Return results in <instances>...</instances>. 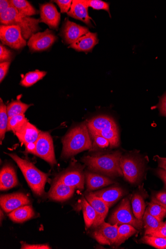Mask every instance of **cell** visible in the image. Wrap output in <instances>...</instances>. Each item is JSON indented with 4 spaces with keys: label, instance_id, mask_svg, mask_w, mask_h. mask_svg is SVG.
Here are the masks:
<instances>
[{
    "label": "cell",
    "instance_id": "6da1fadb",
    "mask_svg": "<svg viewBox=\"0 0 166 249\" xmlns=\"http://www.w3.org/2000/svg\"><path fill=\"white\" fill-rule=\"evenodd\" d=\"M62 156L66 158L92 149V144L87 124L83 123L71 129L62 139Z\"/></svg>",
    "mask_w": 166,
    "mask_h": 249
},
{
    "label": "cell",
    "instance_id": "7a4b0ae2",
    "mask_svg": "<svg viewBox=\"0 0 166 249\" xmlns=\"http://www.w3.org/2000/svg\"><path fill=\"white\" fill-rule=\"evenodd\" d=\"M122 153L116 151L112 153L83 158V162L91 170L100 172L109 176H124L120 166Z\"/></svg>",
    "mask_w": 166,
    "mask_h": 249
},
{
    "label": "cell",
    "instance_id": "3957f363",
    "mask_svg": "<svg viewBox=\"0 0 166 249\" xmlns=\"http://www.w3.org/2000/svg\"><path fill=\"white\" fill-rule=\"evenodd\" d=\"M0 22L2 25L18 27L23 38L26 40L29 39L40 30L39 26L40 19L22 16L12 6L0 14Z\"/></svg>",
    "mask_w": 166,
    "mask_h": 249
},
{
    "label": "cell",
    "instance_id": "277c9868",
    "mask_svg": "<svg viewBox=\"0 0 166 249\" xmlns=\"http://www.w3.org/2000/svg\"><path fill=\"white\" fill-rule=\"evenodd\" d=\"M7 154L17 164L32 191L38 196H43L48 174L40 171L32 162L22 159L16 154Z\"/></svg>",
    "mask_w": 166,
    "mask_h": 249
},
{
    "label": "cell",
    "instance_id": "5b68a950",
    "mask_svg": "<svg viewBox=\"0 0 166 249\" xmlns=\"http://www.w3.org/2000/svg\"><path fill=\"white\" fill-rule=\"evenodd\" d=\"M109 223L112 225L129 224L136 229L141 230L144 226L143 220L137 219L132 212L129 197L124 198L109 220Z\"/></svg>",
    "mask_w": 166,
    "mask_h": 249
},
{
    "label": "cell",
    "instance_id": "8992f818",
    "mask_svg": "<svg viewBox=\"0 0 166 249\" xmlns=\"http://www.w3.org/2000/svg\"><path fill=\"white\" fill-rule=\"evenodd\" d=\"M51 165L56 164L53 139L49 132L41 131L33 153Z\"/></svg>",
    "mask_w": 166,
    "mask_h": 249
},
{
    "label": "cell",
    "instance_id": "52a82bcc",
    "mask_svg": "<svg viewBox=\"0 0 166 249\" xmlns=\"http://www.w3.org/2000/svg\"><path fill=\"white\" fill-rule=\"evenodd\" d=\"M120 166L125 178L131 184L138 182L144 173L143 164L134 156H122Z\"/></svg>",
    "mask_w": 166,
    "mask_h": 249
},
{
    "label": "cell",
    "instance_id": "ba28073f",
    "mask_svg": "<svg viewBox=\"0 0 166 249\" xmlns=\"http://www.w3.org/2000/svg\"><path fill=\"white\" fill-rule=\"evenodd\" d=\"M0 39L3 45L16 50L22 49L27 44L20 29L16 26H0Z\"/></svg>",
    "mask_w": 166,
    "mask_h": 249
},
{
    "label": "cell",
    "instance_id": "9c48e42d",
    "mask_svg": "<svg viewBox=\"0 0 166 249\" xmlns=\"http://www.w3.org/2000/svg\"><path fill=\"white\" fill-rule=\"evenodd\" d=\"M57 40L54 33L49 29L44 32L33 35L29 39L27 45L32 52H38L49 49Z\"/></svg>",
    "mask_w": 166,
    "mask_h": 249
},
{
    "label": "cell",
    "instance_id": "30bf717a",
    "mask_svg": "<svg viewBox=\"0 0 166 249\" xmlns=\"http://www.w3.org/2000/svg\"><path fill=\"white\" fill-rule=\"evenodd\" d=\"M118 227V225H112L104 221L95 228L92 237L100 244L114 245L117 239Z\"/></svg>",
    "mask_w": 166,
    "mask_h": 249
},
{
    "label": "cell",
    "instance_id": "8fae6325",
    "mask_svg": "<svg viewBox=\"0 0 166 249\" xmlns=\"http://www.w3.org/2000/svg\"><path fill=\"white\" fill-rule=\"evenodd\" d=\"M89 32L87 28L78 25L66 18L61 28L60 36L66 44L70 45Z\"/></svg>",
    "mask_w": 166,
    "mask_h": 249
},
{
    "label": "cell",
    "instance_id": "7c38bea8",
    "mask_svg": "<svg viewBox=\"0 0 166 249\" xmlns=\"http://www.w3.org/2000/svg\"><path fill=\"white\" fill-rule=\"evenodd\" d=\"M31 201L28 196L21 193L2 195L0 198V204L2 209L7 213L23 206L29 205Z\"/></svg>",
    "mask_w": 166,
    "mask_h": 249
},
{
    "label": "cell",
    "instance_id": "4fadbf2b",
    "mask_svg": "<svg viewBox=\"0 0 166 249\" xmlns=\"http://www.w3.org/2000/svg\"><path fill=\"white\" fill-rule=\"evenodd\" d=\"M40 22L49 26L51 29L57 30L60 24L61 15L52 3L40 6Z\"/></svg>",
    "mask_w": 166,
    "mask_h": 249
},
{
    "label": "cell",
    "instance_id": "5bb4252c",
    "mask_svg": "<svg viewBox=\"0 0 166 249\" xmlns=\"http://www.w3.org/2000/svg\"><path fill=\"white\" fill-rule=\"evenodd\" d=\"M86 199L96 213L97 217L92 225V227L95 229L105 221L109 208L102 199L93 193L88 194L86 196Z\"/></svg>",
    "mask_w": 166,
    "mask_h": 249
},
{
    "label": "cell",
    "instance_id": "9a60e30c",
    "mask_svg": "<svg viewBox=\"0 0 166 249\" xmlns=\"http://www.w3.org/2000/svg\"><path fill=\"white\" fill-rule=\"evenodd\" d=\"M57 180L75 189L83 190L84 188L85 176L82 170L79 168L62 174Z\"/></svg>",
    "mask_w": 166,
    "mask_h": 249
},
{
    "label": "cell",
    "instance_id": "2e32d148",
    "mask_svg": "<svg viewBox=\"0 0 166 249\" xmlns=\"http://www.w3.org/2000/svg\"><path fill=\"white\" fill-rule=\"evenodd\" d=\"M98 43L97 34L89 32L70 44L68 48L73 49L77 52L86 53L92 51Z\"/></svg>",
    "mask_w": 166,
    "mask_h": 249
},
{
    "label": "cell",
    "instance_id": "e0dca14e",
    "mask_svg": "<svg viewBox=\"0 0 166 249\" xmlns=\"http://www.w3.org/2000/svg\"><path fill=\"white\" fill-rule=\"evenodd\" d=\"M88 8L85 0H74L72 6L67 15L81 20L89 26L92 27L91 21L92 18L89 15Z\"/></svg>",
    "mask_w": 166,
    "mask_h": 249
},
{
    "label": "cell",
    "instance_id": "ac0fdd59",
    "mask_svg": "<svg viewBox=\"0 0 166 249\" xmlns=\"http://www.w3.org/2000/svg\"><path fill=\"white\" fill-rule=\"evenodd\" d=\"M18 185L14 168L10 165L4 166L0 172V190L6 191Z\"/></svg>",
    "mask_w": 166,
    "mask_h": 249
},
{
    "label": "cell",
    "instance_id": "d6986e66",
    "mask_svg": "<svg viewBox=\"0 0 166 249\" xmlns=\"http://www.w3.org/2000/svg\"><path fill=\"white\" fill-rule=\"evenodd\" d=\"M40 131L29 122L16 132L19 141L25 145L37 141Z\"/></svg>",
    "mask_w": 166,
    "mask_h": 249
},
{
    "label": "cell",
    "instance_id": "ffe728a7",
    "mask_svg": "<svg viewBox=\"0 0 166 249\" xmlns=\"http://www.w3.org/2000/svg\"><path fill=\"white\" fill-rule=\"evenodd\" d=\"M75 189L56 180L49 192V197L54 200L63 201L69 199Z\"/></svg>",
    "mask_w": 166,
    "mask_h": 249
},
{
    "label": "cell",
    "instance_id": "44dd1931",
    "mask_svg": "<svg viewBox=\"0 0 166 249\" xmlns=\"http://www.w3.org/2000/svg\"><path fill=\"white\" fill-rule=\"evenodd\" d=\"M93 193L102 199L109 208L112 206L124 195L123 190L117 187H111Z\"/></svg>",
    "mask_w": 166,
    "mask_h": 249
},
{
    "label": "cell",
    "instance_id": "7402d4cb",
    "mask_svg": "<svg viewBox=\"0 0 166 249\" xmlns=\"http://www.w3.org/2000/svg\"><path fill=\"white\" fill-rule=\"evenodd\" d=\"M87 125L89 132H99L106 128L117 127L113 120L106 116H99L90 120Z\"/></svg>",
    "mask_w": 166,
    "mask_h": 249
},
{
    "label": "cell",
    "instance_id": "603a6c76",
    "mask_svg": "<svg viewBox=\"0 0 166 249\" xmlns=\"http://www.w3.org/2000/svg\"><path fill=\"white\" fill-rule=\"evenodd\" d=\"M87 187L89 191H94L114 183L109 178L97 174L87 172L85 174Z\"/></svg>",
    "mask_w": 166,
    "mask_h": 249
},
{
    "label": "cell",
    "instance_id": "cb8c5ba5",
    "mask_svg": "<svg viewBox=\"0 0 166 249\" xmlns=\"http://www.w3.org/2000/svg\"><path fill=\"white\" fill-rule=\"evenodd\" d=\"M35 213L32 206L27 205L19 208L11 212L9 216L14 222L23 223L33 218Z\"/></svg>",
    "mask_w": 166,
    "mask_h": 249
},
{
    "label": "cell",
    "instance_id": "d4e9b609",
    "mask_svg": "<svg viewBox=\"0 0 166 249\" xmlns=\"http://www.w3.org/2000/svg\"><path fill=\"white\" fill-rule=\"evenodd\" d=\"M12 6L19 14L25 17H30L37 14L38 12L26 0H11Z\"/></svg>",
    "mask_w": 166,
    "mask_h": 249
},
{
    "label": "cell",
    "instance_id": "484cf974",
    "mask_svg": "<svg viewBox=\"0 0 166 249\" xmlns=\"http://www.w3.org/2000/svg\"><path fill=\"white\" fill-rule=\"evenodd\" d=\"M131 202L132 212L135 217L139 220H142L146 209L144 197L136 193L133 196Z\"/></svg>",
    "mask_w": 166,
    "mask_h": 249
},
{
    "label": "cell",
    "instance_id": "4316f807",
    "mask_svg": "<svg viewBox=\"0 0 166 249\" xmlns=\"http://www.w3.org/2000/svg\"><path fill=\"white\" fill-rule=\"evenodd\" d=\"M137 232V229L131 225L125 224L120 225L118 229L117 239L114 245L117 246L121 245Z\"/></svg>",
    "mask_w": 166,
    "mask_h": 249
},
{
    "label": "cell",
    "instance_id": "83f0119b",
    "mask_svg": "<svg viewBox=\"0 0 166 249\" xmlns=\"http://www.w3.org/2000/svg\"><path fill=\"white\" fill-rule=\"evenodd\" d=\"M32 106V105L22 103L20 100H13L7 106L9 118L20 115H24L28 108Z\"/></svg>",
    "mask_w": 166,
    "mask_h": 249
},
{
    "label": "cell",
    "instance_id": "f1b7e54d",
    "mask_svg": "<svg viewBox=\"0 0 166 249\" xmlns=\"http://www.w3.org/2000/svg\"><path fill=\"white\" fill-rule=\"evenodd\" d=\"M82 209L83 213L84 221L86 229H89L92 226L95 221L97 214L88 201L85 198H83L82 201Z\"/></svg>",
    "mask_w": 166,
    "mask_h": 249
},
{
    "label": "cell",
    "instance_id": "f546056e",
    "mask_svg": "<svg viewBox=\"0 0 166 249\" xmlns=\"http://www.w3.org/2000/svg\"><path fill=\"white\" fill-rule=\"evenodd\" d=\"M90 134L102 136L109 142L111 147H115L119 145V135L117 127L106 128L99 132H90Z\"/></svg>",
    "mask_w": 166,
    "mask_h": 249
},
{
    "label": "cell",
    "instance_id": "4dcf8cb0",
    "mask_svg": "<svg viewBox=\"0 0 166 249\" xmlns=\"http://www.w3.org/2000/svg\"><path fill=\"white\" fill-rule=\"evenodd\" d=\"M47 72L36 70L29 72L22 77L20 85L25 87L32 86L39 80L42 79Z\"/></svg>",
    "mask_w": 166,
    "mask_h": 249
},
{
    "label": "cell",
    "instance_id": "1f68e13d",
    "mask_svg": "<svg viewBox=\"0 0 166 249\" xmlns=\"http://www.w3.org/2000/svg\"><path fill=\"white\" fill-rule=\"evenodd\" d=\"M0 100V140L2 142L4 140L5 133L8 129L9 117L7 106L1 98Z\"/></svg>",
    "mask_w": 166,
    "mask_h": 249
},
{
    "label": "cell",
    "instance_id": "d6a6232c",
    "mask_svg": "<svg viewBox=\"0 0 166 249\" xmlns=\"http://www.w3.org/2000/svg\"><path fill=\"white\" fill-rule=\"evenodd\" d=\"M144 226L145 229V234L150 231L156 230L164 225L163 221H159L153 216L147 210L145 213L143 218Z\"/></svg>",
    "mask_w": 166,
    "mask_h": 249
},
{
    "label": "cell",
    "instance_id": "836d02e7",
    "mask_svg": "<svg viewBox=\"0 0 166 249\" xmlns=\"http://www.w3.org/2000/svg\"><path fill=\"white\" fill-rule=\"evenodd\" d=\"M25 115H20L9 118L7 131H12L14 134L28 122Z\"/></svg>",
    "mask_w": 166,
    "mask_h": 249
},
{
    "label": "cell",
    "instance_id": "e575fe53",
    "mask_svg": "<svg viewBox=\"0 0 166 249\" xmlns=\"http://www.w3.org/2000/svg\"><path fill=\"white\" fill-rule=\"evenodd\" d=\"M141 241L142 243L148 244L156 249H166V238L157 237L145 235Z\"/></svg>",
    "mask_w": 166,
    "mask_h": 249
},
{
    "label": "cell",
    "instance_id": "d590c367",
    "mask_svg": "<svg viewBox=\"0 0 166 249\" xmlns=\"http://www.w3.org/2000/svg\"><path fill=\"white\" fill-rule=\"evenodd\" d=\"M147 210L159 221H163L166 216V210L162 206L153 202L148 203V207Z\"/></svg>",
    "mask_w": 166,
    "mask_h": 249
},
{
    "label": "cell",
    "instance_id": "8d00e7d4",
    "mask_svg": "<svg viewBox=\"0 0 166 249\" xmlns=\"http://www.w3.org/2000/svg\"><path fill=\"white\" fill-rule=\"evenodd\" d=\"M85 2L88 7H91L94 10L106 11L111 16L110 5L108 3L101 0H85Z\"/></svg>",
    "mask_w": 166,
    "mask_h": 249
},
{
    "label": "cell",
    "instance_id": "74e56055",
    "mask_svg": "<svg viewBox=\"0 0 166 249\" xmlns=\"http://www.w3.org/2000/svg\"><path fill=\"white\" fill-rule=\"evenodd\" d=\"M90 135H91L93 143L95 146L100 148H105L110 145L109 142L102 136L92 134H90Z\"/></svg>",
    "mask_w": 166,
    "mask_h": 249
},
{
    "label": "cell",
    "instance_id": "f35d334b",
    "mask_svg": "<svg viewBox=\"0 0 166 249\" xmlns=\"http://www.w3.org/2000/svg\"><path fill=\"white\" fill-rule=\"evenodd\" d=\"M13 57V53L3 45H0V62H11Z\"/></svg>",
    "mask_w": 166,
    "mask_h": 249
},
{
    "label": "cell",
    "instance_id": "ab89813d",
    "mask_svg": "<svg viewBox=\"0 0 166 249\" xmlns=\"http://www.w3.org/2000/svg\"><path fill=\"white\" fill-rule=\"evenodd\" d=\"M151 201L162 206L166 210V191L155 194L152 197Z\"/></svg>",
    "mask_w": 166,
    "mask_h": 249
},
{
    "label": "cell",
    "instance_id": "60d3db41",
    "mask_svg": "<svg viewBox=\"0 0 166 249\" xmlns=\"http://www.w3.org/2000/svg\"><path fill=\"white\" fill-rule=\"evenodd\" d=\"M54 2L60 8L61 13H68L72 6L73 1L72 0H55Z\"/></svg>",
    "mask_w": 166,
    "mask_h": 249
},
{
    "label": "cell",
    "instance_id": "b9f144b4",
    "mask_svg": "<svg viewBox=\"0 0 166 249\" xmlns=\"http://www.w3.org/2000/svg\"><path fill=\"white\" fill-rule=\"evenodd\" d=\"M21 249H51L48 244H29L25 242H20Z\"/></svg>",
    "mask_w": 166,
    "mask_h": 249
},
{
    "label": "cell",
    "instance_id": "7bdbcfd3",
    "mask_svg": "<svg viewBox=\"0 0 166 249\" xmlns=\"http://www.w3.org/2000/svg\"><path fill=\"white\" fill-rule=\"evenodd\" d=\"M11 62L0 63V82L2 83L8 72Z\"/></svg>",
    "mask_w": 166,
    "mask_h": 249
},
{
    "label": "cell",
    "instance_id": "ee69618b",
    "mask_svg": "<svg viewBox=\"0 0 166 249\" xmlns=\"http://www.w3.org/2000/svg\"><path fill=\"white\" fill-rule=\"evenodd\" d=\"M145 235L157 237L166 238V228L163 225L160 228L148 232Z\"/></svg>",
    "mask_w": 166,
    "mask_h": 249
},
{
    "label": "cell",
    "instance_id": "f6af8a7d",
    "mask_svg": "<svg viewBox=\"0 0 166 249\" xmlns=\"http://www.w3.org/2000/svg\"><path fill=\"white\" fill-rule=\"evenodd\" d=\"M12 6L10 1L1 0L0 1V14H2Z\"/></svg>",
    "mask_w": 166,
    "mask_h": 249
},
{
    "label": "cell",
    "instance_id": "bcb514c9",
    "mask_svg": "<svg viewBox=\"0 0 166 249\" xmlns=\"http://www.w3.org/2000/svg\"><path fill=\"white\" fill-rule=\"evenodd\" d=\"M159 108L161 115L166 117V95L162 98Z\"/></svg>",
    "mask_w": 166,
    "mask_h": 249
},
{
    "label": "cell",
    "instance_id": "7dc6e473",
    "mask_svg": "<svg viewBox=\"0 0 166 249\" xmlns=\"http://www.w3.org/2000/svg\"><path fill=\"white\" fill-rule=\"evenodd\" d=\"M155 158L158 162V166L160 168L166 170V158L161 157L159 156H156Z\"/></svg>",
    "mask_w": 166,
    "mask_h": 249
},
{
    "label": "cell",
    "instance_id": "c3c4849f",
    "mask_svg": "<svg viewBox=\"0 0 166 249\" xmlns=\"http://www.w3.org/2000/svg\"><path fill=\"white\" fill-rule=\"evenodd\" d=\"M157 174L159 177L162 179L165 184V187L166 189V170L162 168L157 170Z\"/></svg>",
    "mask_w": 166,
    "mask_h": 249
},
{
    "label": "cell",
    "instance_id": "681fc988",
    "mask_svg": "<svg viewBox=\"0 0 166 249\" xmlns=\"http://www.w3.org/2000/svg\"><path fill=\"white\" fill-rule=\"evenodd\" d=\"M25 146L28 153L33 154L36 149V143H30Z\"/></svg>",
    "mask_w": 166,
    "mask_h": 249
},
{
    "label": "cell",
    "instance_id": "f907efd6",
    "mask_svg": "<svg viewBox=\"0 0 166 249\" xmlns=\"http://www.w3.org/2000/svg\"><path fill=\"white\" fill-rule=\"evenodd\" d=\"M164 226L166 228V221L164 222Z\"/></svg>",
    "mask_w": 166,
    "mask_h": 249
}]
</instances>
